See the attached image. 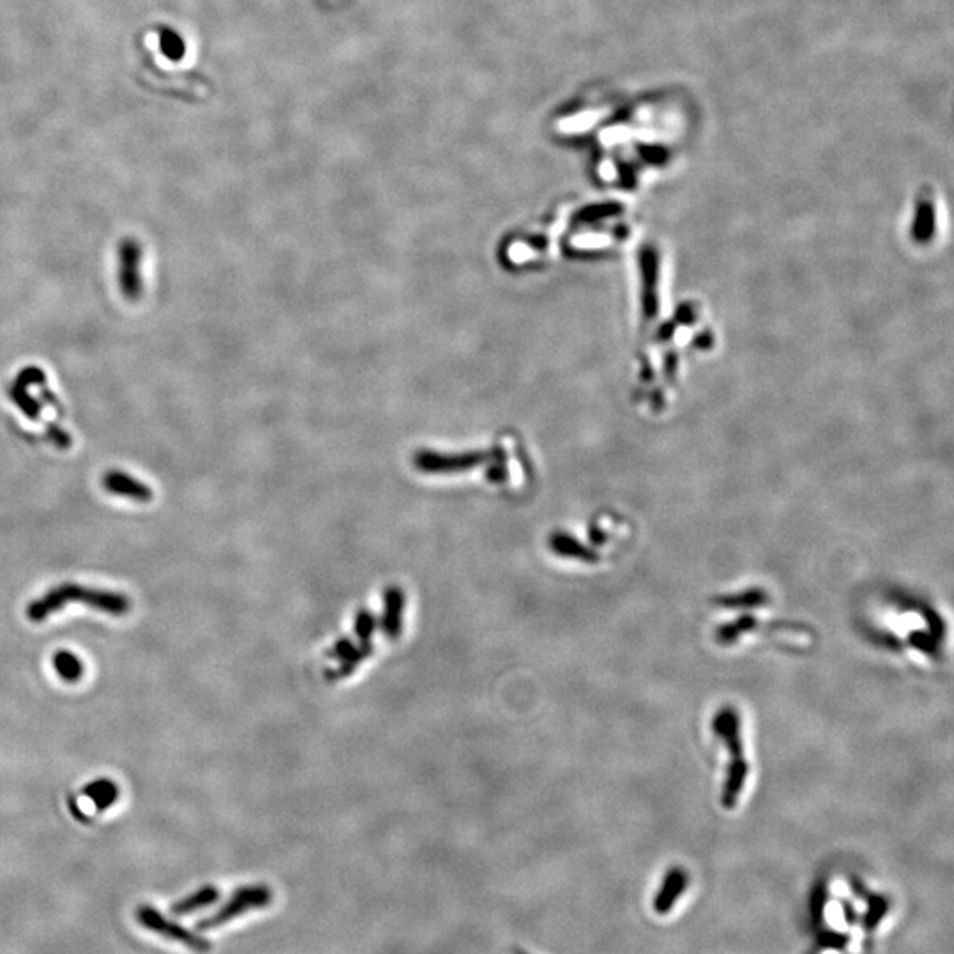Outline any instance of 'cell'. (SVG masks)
<instances>
[{"mask_svg":"<svg viewBox=\"0 0 954 954\" xmlns=\"http://www.w3.org/2000/svg\"><path fill=\"white\" fill-rule=\"evenodd\" d=\"M160 46H161V52L170 61H181L185 57V53H186L185 39L181 37V34H177L170 27H161L160 29Z\"/></svg>","mask_w":954,"mask_h":954,"instance_id":"obj_13","label":"cell"},{"mask_svg":"<svg viewBox=\"0 0 954 954\" xmlns=\"http://www.w3.org/2000/svg\"><path fill=\"white\" fill-rule=\"evenodd\" d=\"M53 667L66 682H77L80 680L84 673V663L78 656H75L70 651H61L53 656Z\"/></svg>","mask_w":954,"mask_h":954,"instance_id":"obj_12","label":"cell"},{"mask_svg":"<svg viewBox=\"0 0 954 954\" xmlns=\"http://www.w3.org/2000/svg\"><path fill=\"white\" fill-rule=\"evenodd\" d=\"M140 260L142 248L136 241L126 239L119 246V282L122 293L127 300H138L142 295V278H140Z\"/></svg>","mask_w":954,"mask_h":954,"instance_id":"obj_4","label":"cell"},{"mask_svg":"<svg viewBox=\"0 0 954 954\" xmlns=\"http://www.w3.org/2000/svg\"><path fill=\"white\" fill-rule=\"evenodd\" d=\"M514 954H525V953H523V951H516V953H514Z\"/></svg>","mask_w":954,"mask_h":954,"instance_id":"obj_18","label":"cell"},{"mask_svg":"<svg viewBox=\"0 0 954 954\" xmlns=\"http://www.w3.org/2000/svg\"><path fill=\"white\" fill-rule=\"evenodd\" d=\"M218 900H219V891L214 885H203L196 889L193 894H188L183 900L176 901L170 907V910L174 916H188V914L214 905Z\"/></svg>","mask_w":954,"mask_h":954,"instance_id":"obj_8","label":"cell"},{"mask_svg":"<svg viewBox=\"0 0 954 954\" xmlns=\"http://www.w3.org/2000/svg\"><path fill=\"white\" fill-rule=\"evenodd\" d=\"M271 901H273V892H271V889L267 885L255 884V885L239 887L218 912H214L212 916H209L203 921H200L196 925V928L198 930H212V928L225 926L226 923L234 921L235 917L246 914V912H251V910H257V909H266Z\"/></svg>","mask_w":954,"mask_h":954,"instance_id":"obj_2","label":"cell"},{"mask_svg":"<svg viewBox=\"0 0 954 954\" xmlns=\"http://www.w3.org/2000/svg\"><path fill=\"white\" fill-rule=\"evenodd\" d=\"M851 942V937L845 935V933H840V932H824L820 937H818V944L820 948L824 950H835V951H842L847 948V944Z\"/></svg>","mask_w":954,"mask_h":954,"instance_id":"obj_16","label":"cell"},{"mask_svg":"<svg viewBox=\"0 0 954 954\" xmlns=\"http://www.w3.org/2000/svg\"><path fill=\"white\" fill-rule=\"evenodd\" d=\"M84 794L95 802L97 811H104L117 801L119 788L110 779H95L84 788Z\"/></svg>","mask_w":954,"mask_h":954,"instance_id":"obj_10","label":"cell"},{"mask_svg":"<svg viewBox=\"0 0 954 954\" xmlns=\"http://www.w3.org/2000/svg\"><path fill=\"white\" fill-rule=\"evenodd\" d=\"M550 548L557 555H563V557H572L580 561H596V555L590 550H587L576 539H572L566 534H554L550 539Z\"/></svg>","mask_w":954,"mask_h":954,"instance_id":"obj_11","label":"cell"},{"mask_svg":"<svg viewBox=\"0 0 954 954\" xmlns=\"http://www.w3.org/2000/svg\"><path fill=\"white\" fill-rule=\"evenodd\" d=\"M352 649H354V642H352L350 638H347V637H345V638L338 640V642H336V644H334V646H333V647L329 649L327 656H329V658H333V660H340V662H341V660H343V658H345V656H347V654H349V653H350Z\"/></svg>","mask_w":954,"mask_h":954,"instance_id":"obj_17","label":"cell"},{"mask_svg":"<svg viewBox=\"0 0 954 954\" xmlns=\"http://www.w3.org/2000/svg\"><path fill=\"white\" fill-rule=\"evenodd\" d=\"M136 921L140 926H144L149 932H154L160 937H165L172 942H179L186 946L191 951L196 953H207L210 950V942L201 939L200 935L193 933L190 930L183 928L181 925L167 919L160 910H156L151 905H140L136 909Z\"/></svg>","mask_w":954,"mask_h":954,"instance_id":"obj_3","label":"cell"},{"mask_svg":"<svg viewBox=\"0 0 954 954\" xmlns=\"http://www.w3.org/2000/svg\"><path fill=\"white\" fill-rule=\"evenodd\" d=\"M686 885H687L686 873L680 868H671L668 871L667 876H665V882H663L660 892L654 898V905H653L654 912L660 914V916L668 914L675 907V903L680 898V894H682Z\"/></svg>","mask_w":954,"mask_h":954,"instance_id":"obj_7","label":"cell"},{"mask_svg":"<svg viewBox=\"0 0 954 954\" xmlns=\"http://www.w3.org/2000/svg\"><path fill=\"white\" fill-rule=\"evenodd\" d=\"M403 608H405V594L398 585H391L383 592V613H382L381 628L387 640H396L401 635L403 628Z\"/></svg>","mask_w":954,"mask_h":954,"instance_id":"obj_5","label":"cell"},{"mask_svg":"<svg viewBox=\"0 0 954 954\" xmlns=\"http://www.w3.org/2000/svg\"><path fill=\"white\" fill-rule=\"evenodd\" d=\"M377 622H379L377 617L370 610H366V608L359 610L358 615H356V622H354V631H356L358 638L361 642H370L374 633H375V629H377Z\"/></svg>","mask_w":954,"mask_h":954,"instance_id":"obj_15","label":"cell"},{"mask_svg":"<svg viewBox=\"0 0 954 954\" xmlns=\"http://www.w3.org/2000/svg\"><path fill=\"white\" fill-rule=\"evenodd\" d=\"M372 654H374L372 642H361L359 647L354 646V649L341 660L340 667L333 670V671L331 670L325 671V678L327 680H340L343 677H349L356 668L359 667L363 662H366Z\"/></svg>","mask_w":954,"mask_h":954,"instance_id":"obj_9","label":"cell"},{"mask_svg":"<svg viewBox=\"0 0 954 954\" xmlns=\"http://www.w3.org/2000/svg\"><path fill=\"white\" fill-rule=\"evenodd\" d=\"M103 486L113 495L126 497L136 502H149L152 498V489L149 486L124 473H108L103 477Z\"/></svg>","mask_w":954,"mask_h":954,"instance_id":"obj_6","label":"cell"},{"mask_svg":"<svg viewBox=\"0 0 954 954\" xmlns=\"http://www.w3.org/2000/svg\"><path fill=\"white\" fill-rule=\"evenodd\" d=\"M70 603H82L113 617H122L131 610V601L122 592L91 588L68 581L50 588L43 597L32 601L27 606V617L32 622H43Z\"/></svg>","mask_w":954,"mask_h":954,"instance_id":"obj_1","label":"cell"},{"mask_svg":"<svg viewBox=\"0 0 954 954\" xmlns=\"http://www.w3.org/2000/svg\"><path fill=\"white\" fill-rule=\"evenodd\" d=\"M887 910H889L887 898L878 896V894H871L869 900H868V910L864 914V919H862L864 930H868V932L875 930L878 926V923L884 919V916L887 914Z\"/></svg>","mask_w":954,"mask_h":954,"instance_id":"obj_14","label":"cell"}]
</instances>
